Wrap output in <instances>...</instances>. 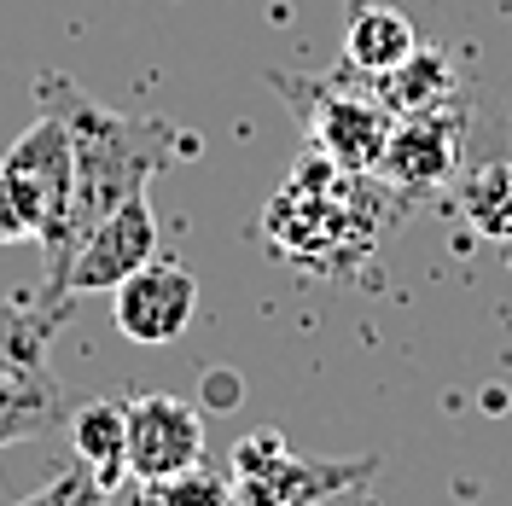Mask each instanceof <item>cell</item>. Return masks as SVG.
Instances as JSON below:
<instances>
[{"mask_svg":"<svg viewBox=\"0 0 512 506\" xmlns=\"http://www.w3.org/2000/svg\"><path fill=\"white\" fill-rule=\"evenodd\" d=\"M35 105H47V111L64 117V128H70V158H76L64 233H59V245L47 251V274L35 285V297H41V303H70V297H59L70 251H76L117 204L140 198L169 163L204 152V140L187 134L181 123H169V117H128V111H111V105H99L94 94H82L64 70H41V76H35Z\"/></svg>","mask_w":512,"mask_h":506,"instance_id":"obj_1","label":"cell"},{"mask_svg":"<svg viewBox=\"0 0 512 506\" xmlns=\"http://www.w3.org/2000/svg\"><path fill=\"white\" fill-rule=\"evenodd\" d=\"M373 175H344L338 163L315 158L297 163L286 187L262 210V239L280 262H297L309 274H350L361 256L379 245V216L367 210Z\"/></svg>","mask_w":512,"mask_h":506,"instance_id":"obj_2","label":"cell"},{"mask_svg":"<svg viewBox=\"0 0 512 506\" xmlns=\"http://www.w3.org/2000/svg\"><path fill=\"white\" fill-rule=\"evenodd\" d=\"M274 94H286L297 105V117L309 128V146H315L326 163H338L344 175H379L384 140L396 117L384 111V99L355 82V76H338V82H309V76H286V70H268Z\"/></svg>","mask_w":512,"mask_h":506,"instance_id":"obj_3","label":"cell"},{"mask_svg":"<svg viewBox=\"0 0 512 506\" xmlns=\"http://www.w3.org/2000/svg\"><path fill=\"white\" fill-rule=\"evenodd\" d=\"M0 169L12 175V187L30 210L35 245L53 251L64 233V210H70V181H76V158H70V128H64L59 111L35 105V123L6 146Z\"/></svg>","mask_w":512,"mask_h":506,"instance_id":"obj_4","label":"cell"},{"mask_svg":"<svg viewBox=\"0 0 512 506\" xmlns=\"http://www.w3.org/2000/svg\"><path fill=\"white\" fill-rule=\"evenodd\" d=\"M460 169H466V111L454 99L414 111V117H396L379 158L384 187H396L402 198H425V192H443Z\"/></svg>","mask_w":512,"mask_h":506,"instance_id":"obj_5","label":"cell"},{"mask_svg":"<svg viewBox=\"0 0 512 506\" xmlns=\"http://www.w3.org/2000/svg\"><path fill=\"white\" fill-rule=\"evenodd\" d=\"M192 315H198V274L181 256H152L146 268H134L117 291H111V320L128 344L163 349L187 338Z\"/></svg>","mask_w":512,"mask_h":506,"instance_id":"obj_6","label":"cell"},{"mask_svg":"<svg viewBox=\"0 0 512 506\" xmlns=\"http://www.w3.org/2000/svg\"><path fill=\"white\" fill-rule=\"evenodd\" d=\"M152 256H158V216H152V198L140 192V198L117 204V210L70 251L59 297L76 303V297H88V291H117V285H123L134 268H146Z\"/></svg>","mask_w":512,"mask_h":506,"instance_id":"obj_7","label":"cell"},{"mask_svg":"<svg viewBox=\"0 0 512 506\" xmlns=\"http://www.w3.org/2000/svg\"><path fill=\"white\" fill-rule=\"evenodd\" d=\"M204 466V413L187 396L140 390L128 402V477L158 483V477Z\"/></svg>","mask_w":512,"mask_h":506,"instance_id":"obj_8","label":"cell"},{"mask_svg":"<svg viewBox=\"0 0 512 506\" xmlns=\"http://www.w3.org/2000/svg\"><path fill=\"white\" fill-rule=\"evenodd\" d=\"M414 47H419V35L408 24V12L379 6V0H350V30H344V64L350 70L344 76L379 82L384 70H396Z\"/></svg>","mask_w":512,"mask_h":506,"instance_id":"obj_9","label":"cell"},{"mask_svg":"<svg viewBox=\"0 0 512 506\" xmlns=\"http://www.w3.org/2000/svg\"><path fill=\"white\" fill-rule=\"evenodd\" d=\"M70 431V460H82L105 489L128 483V402L117 396H94L64 419Z\"/></svg>","mask_w":512,"mask_h":506,"instance_id":"obj_10","label":"cell"},{"mask_svg":"<svg viewBox=\"0 0 512 506\" xmlns=\"http://www.w3.org/2000/svg\"><path fill=\"white\" fill-rule=\"evenodd\" d=\"M64 390L53 379V367H24V373H0V448L30 443L41 431L64 425Z\"/></svg>","mask_w":512,"mask_h":506,"instance_id":"obj_11","label":"cell"},{"mask_svg":"<svg viewBox=\"0 0 512 506\" xmlns=\"http://www.w3.org/2000/svg\"><path fill=\"white\" fill-rule=\"evenodd\" d=\"M367 88L384 99V111H390V117H414V111L448 105L454 88H460V76H454V59H448L443 47H425V41H419L396 70H384L379 82H367Z\"/></svg>","mask_w":512,"mask_h":506,"instance_id":"obj_12","label":"cell"},{"mask_svg":"<svg viewBox=\"0 0 512 506\" xmlns=\"http://www.w3.org/2000/svg\"><path fill=\"white\" fill-rule=\"evenodd\" d=\"M76 303H41V297H0V373L47 367V349L59 338Z\"/></svg>","mask_w":512,"mask_h":506,"instance_id":"obj_13","label":"cell"},{"mask_svg":"<svg viewBox=\"0 0 512 506\" xmlns=\"http://www.w3.org/2000/svg\"><path fill=\"white\" fill-rule=\"evenodd\" d=\"M454 210L466 227L489 245H512V158H483L466 169V181L454 192Z\"/></svg>","mask_w":512,"mask_h":506,"instance_id":"obj_14","label":"cell"},{"mask_svg":"<svg viewBox=\"0 0 512 506\" xmlns=\"http://www.w3.org/2000/svg\"><path fill=\"white\" fill-rule=\"evenodd\" d=\"M128 506H233V483L204 466L192 472H175V477H158V483H134L128 477Z\"/></svg>","mask_w":512,"mask_h":506,"instance_id":"obj_15","label":"cell"},{"mask_svg":"<svg viewBox=\"0 0 512 506\" xmlns=\"http://www.w3.org/2000/svg\"><path fill=\"white\" fill-rule=\"evenodd\" d=\"M18 506H117V489H105L82 460H70L64 472H53L35 495H24Z\"/></svg>","mask_w":512,"mask_h":506,"instance_id":"obj_16","label":"cell"},{"mask_svg":"<svg viewBox=\"0 0 512 506\" xmlns=\"http://www.w3.org/2000/svg\"><path fill=\"white\" fill-rule=\"evenodd\" d=\"M6 245H35V227H30V210H24L18 187H12V175L0 169V251Z\"/></svg>","mask_w":512,"mask_h":506,"instance_id":"obj_17","label":"cell"},{"mask_svg":"<svg viewBox=\"0 0 512 506\" xmlns=\"http://www.w3.org/2000/svg\"><path fill=\"white\" fill-rule=\"evenodd\" d=\"M204 390H210V408H239V379L210 373V379H204Z\"/></svg>","mask_w":512,"mask_h":506,"instance_id":"obj_18","label":"cell"},{"mask_svg":"<svg viewBox=\"0 0 512 506\" xmlns=\"http://www.w3.org/2000/svg\"><path fill=\"white\" fill-rule=\"evenodd\" d=\"M501 251H507V274H512V245H501Z\"/></svg>","mask_w":512,"mask_h":506,"instance_id":"obj_19","label":"cell"}]
</instances>
